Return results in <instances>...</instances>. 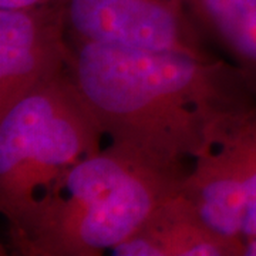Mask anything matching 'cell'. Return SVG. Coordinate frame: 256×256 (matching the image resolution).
<instances>
[{
	"label": "cell",
	"instance_id": "277c9868",
	"mask_svg": "<svg viewBox=\"0 0 256 256\" xmlns=\"http://www.w3.org/2000/svg\"><path fill=\"white\" fill-rule=\"evenodd\" d=\"M70 42L218 58L186 0H63Z\"/></svg>",
	"mask_w": 256,
	"mask_h": 256
},
{
	"label": "cell",
	"instance_id": "8992f818",
	"mask_svg": "<svg viewBox=\"0 0 256 256\" xmlns=\"http://www.w3.org/2000/svg\"><path fill=\"white\" fill-rule=\"evenodd\" d=\"M238 116L222 122L206 148L194 160L184 178L182 192L208 228L244 244L248 190L234 132V120Z\"/></svg>",
	"mask_w": 256,
	"mask_h": 256
},
{
	"label": "cell",
	"instance_id": "ba28073f",
	"mask_svg": "<svg viewBox=\"0 0 256 256\" xmlns=\"http://www.w3.org/2000/svg\"><path fill=\"white\" fill-rule=\"evenodd\" d=\"M202 33L256 94V0H186Z\"/></svg>",
	"mask_w": 256,
	"mask_h": 256
},
{
	"label": "cell",
	"instance_id": "7a4b0ae2",
	"mask_svg": "<svg viewBox=\"0 0 256 256\" xmlns=\"http://www.w3.org/2000/svg\"><path fill=\"white\" fill-rule=\"evenodd\" d=\"M182 175L110 142L66 171L26 216L9 226L26 256L110 254L182 191Z\"/></svg>",
	"mask_w": 256,
	"mask_h": 256
},
{
	"label": "cell",
	"instance_id": "3957f363",
	"mask_svg": "<svg viewBox=\"0 0 256 256\" xmlns=\"http://www.w3.org/2000/svg\"><path fill=\"white\" fill-rule=\"evenodd\" d=\"M108 144L68 68L0 116V210L9 226L66 171Z\"/></svg>",
	"mask_w": 256,
	"mask_h": 256
},
{
	"label": "cell",
	"instance_id": "30bf717a",
	"mask_svg": "<svg viewBox=\"0 0 256 256\" xmlns=\"http://www.w3.org/2000/svg\"><path fill=\"white\" fill-rule=\"evenodd\" d=\"M54 0H0V9H18V8H28L44 4Z\"/></svg>",
	"mask_w": 256,
	"mask_h": 256
},
{
	"label": "cell",
	"instance_id": "8fae6325",
	"mask_svg": "<svg viewBox=\"0 0 256 256\" xmlns=\"http://www.w3.org/2000/svg\"><path fill=\"white\" fill-rule=\"evenodd\" d=\"M242 256H256V236L244 240V254Z\"/></svg>",
	"mask_w": 256,
	"mask_h": 256
},
{
	"label": "cell",
	"instance_id": "52a82bcc",
	"mask_svg": "<svg viewBox=\"0 0 256 256\" xmlns=\"http://www.w3.org/2000/svg\"><path fill=\"white\" fill-rule=\"evenodd\" d=\"M244 244L208 228L190 200L178 192L146 225L110 250L118 256H242Z\"/></svg>",
	"mask_w": 256,
	"mask_h": 256
},
{
	"label": "cell",
	"instance_id": "9c48e42d",
	"mask_svg": "<svg viewBox=\"0 0 256 256\" xmlns=\"http://www.w3.org/2000/svg\"><path fill=\"white\" fill-rule=\"evenodd\" d=\"M234 132L246 175L248 205L244 240L256 236V106L234 120Z\"/></svg>",
	"mask_w": 256,
	"mask_h": 256
},
{
	"label": "cell",
	"instance_id": "5b68a950",
	"mask_svg": "<svg viewBox=\"0 0 256 256\" xmlns=\"http://www.w3.org/2000/svg\"><path fill=\"white\" fill-rule=\"evenodd\" d=\"M63 0L0 9V116L68 68Z\"/></svg>",
	"mask_w": 256,
	"mask_h": 256
},
{
	"label": "cell",
	"instance_id": "6da1fadb",
	"mask_svg": "<svg viewBox=\"0 0 256 256\" xmlns=\"http://www.w3.org/2000/svg\"><path fill=\"white\" fill-rule=\"evenodd\" d=\"M70 48V76L110 142L184 178L220 124L256 106L226 58L78 42Z\"/></svg>",
	"mask_w": 256,
	"mask_h": 256
}]
</instances>
